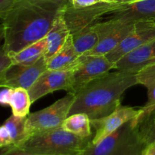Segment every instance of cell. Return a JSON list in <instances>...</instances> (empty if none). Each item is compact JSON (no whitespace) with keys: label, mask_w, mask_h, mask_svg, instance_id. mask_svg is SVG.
I'll return each instance as SVG.
<instances>
[{"label":"cell","mask_w":155,"mask_h":155,"mask_svg":"<svg viewBox=\"0 0 155 155\" xmlns=\"http://www.w3.org/2000/svg\"><path fill=\"white\" fill-rule=\"evenodd\" d=\"M62 129L81 138L93 137L90 119L86 114L78 113L70 115L62 124Z\"/></svg>","instance_id":"ffe728a7"},{"label":"cell","mask_w":155,"mask_h":155,"mask_svg":"<svg viewBox=\"0 0 155 155\" xmlns=\"http://www.w3.org/2000/svg\"><path fill=\"white\" fill-rule=\"evenodd\" d=\"M135 23H124L119 21V24L106 35L98 45L86 55L105 56L116 48L120 42L130 34Z\"/></svg>","instance_id":"9a60e30c"},{"label":"cell","mask_w":155,"mask_h":155,"mask_svg":"<svg viewBox=\"0 0 155 155\" xmlns=\"http://www.w3.org/2000/svg\"><path fill=\"white\" fill-rule=\"evenodd\" d=\"M0 155H49V154H39L29 152L21 148L18 145H10L4 148H0Z\"/></svg>","instance_id":"d4e9b609"},{"label":"cell","mask_w":155,"mask_h":155,"mask_svg":"<svg viewBox=\"0 0 155 155\" xmlns=\"http://www.w3.org/2000/svg\"><path fill=\"white\" fill-rule=\"evenodd\" d=\"M74 99L75 95L68 92L48 107L30 114L26 122L27 139L36 134L61 128L68 117Z\"/></svg>","instance_id":"5b68a950"},{"label":"cell","mask_w":155,"mask_h":155,"mask_svg":"<svg viewBox=\"0 0 155 155\" xmlns=\"http://www.w3.org/2000/svg\"><path fill=\"white\" fill-rule=\"evenodd\" d=\"M142 114V108L120 105L114 111L99 119L90 120L91 125L95 130L92 139V145H96L126 123L139 118Z\"/></svg>","instance_id":"ba28073f"},{"label":"cell","mask_w":155,"mask_h":155,"mask_svg":"<svg viewBox=\"0 0 155 155\" xmlns=\"http://www.w3.org/2000/svg\"><path fill=\"white\" fill-rule=\"evenodd\" d=\"M31 104L27 89L24 88L12 89L9 100V105L12 107V114L17 117H27L30 114Z\"/></svg>","instance_id":"44dd1931"},{"label":"cell","mask_w":155,"mask_h":155,"mask_svg":"<svg viewBox=\"0 0 155 155\" xmlns=\"http://www.w3.org/2000/svg\"><path fill=\"white\" fill-rule=\"evenodd\" d=\"M5 89L0 91V104L1 105H9L12 88H4Z\"/></svg>","instance_id":"83f0119b"},{"label":"cell","mask_w":155,"mask_h":155,"mask_svg":"<svg viewBox=\"0 0 155 155\" xmlns=\"http://www.w3.org/2000/svg\"><path fill=\"white\" fill-rule=\"evenodd\" d=\"M141 155H155V143L146 145Z\"/></svg>","instance_id":"f546056e"},{"label":"cell","mask_w":155,"mask_h":155,"mask_svg":"<svg viewBox=\"0 0 155 155\" xmlns=\"http://www.w3.org/2000/svg\"><path fill=\"white\" fill-rule=\"evenodd\" d=\"M78 155H83V153H82V154H78Z\"/></svg>","instance_id":"d6a6232c"},{"label":"cell","mask_w":155,"mask_h":155,"mask_svg":"<svg viewBox=\"0 0 155 155\" xmlns=\"http://www.w3.org/2000/svg\"><path fill=\"white\" fill-rule=\"evenodd\" d=\"M119 24V21L110 18L107 21L97 22L73 36L74 45L79 55L92 51L98 42Z\"/></svg>","instance_id":"7c38bea8"},{"label":"cell","mask_w":155,"mask_h":155,"mask_svg":"<svg viewBox=\"0 0 155 155\" xmlns=\"http://www.w3.org/2000/svg\"><path fill=\"white\" fill-rule=\"evenodd\" d=\"M70 35L71 32L62 14L55 20L52 27L45 36L48 47L43 56L46 61L60 51Z\"/></svg>","instance_id":"2e32d148"},{"label":"cell","mask_w":155,"mask_h":155,"mask_svg":"<svg viewBox=\"0 0 155 155\" xmlns=\"http://www.w3.org/2000/svg\"><path fill=\"white\" fill-rule=\"evenodd\" d=\"M155 63V39L126 54L115 63V71L136 73L150 64Z\"/></svg>","instance_id":"4fadbf2b"},{"label":"cell","mask_w":155,"mask_h":155,"mask_svg":"<svg viewBox=\"0 0 155 155\" xmlns=\"http://www.w3.org/2000/svg\"><path fill=\"white\" fill-rule=\"evenodd\" d=\"M155 39V21H138L130 34L116 48L106 54L110 61L116 63L126 54L135 51Z\"/></svg>","instance_id":"8fae6325"},{"label":"cell","mask_w":155,"mask_h":155,"mask_svg":"<svg viewBox=\"0 0 155 155\" xmlns=\"http://www.w3.org/2000/svg\"><path fill=\"white\" fill-rule=\"evenodd\" d=\"M14 0H0V19H2L13 4Z\"/></svg>","instance_id":"f1b7e54d"},{"label":"cell","mask_w":155,"mask_h":155,"mask_svg":"<svg viewBox=\"0 0 155 155\" xmlns=\"http://www.w3.org/2000/svg\"><path fill=\"white\" fill-rule=\"evenodd\" d=\"M92 139L77 136L61 127L30 136L18 146L34 154L78 155L84 152Z\"/></svg>","instance_id":"3957f363"},{"label":"cell","mask_w":155,"mask_h":155,"mask_svg":"<svg viewBox=\"0 0 155 155\" xmlns=\"http://www.w3.org/2000/svg\"><path fill=\"white\" fill-rule=\"evenodd\" d=\"M69 2L74 8H85L101 2L100 0H69Z\"/></svg>","instance_id":"4316f807"},{"label":"cell","mask_w":155,"mask_h":155,"mask_svg":"<svg viewBox=\"0 0 155 155\" xmlns=\"http://www.w3.org/2000/svg\"><path fill=\"white\" fill-rule=\"evenodd\" d=\"M48 47L46 38L40 39L21 51L14 54H9L12 64L21 65H31L36 63L44 55Z\"/></svg>","instance_id":"d6986e66"},{"label":"cell","mask_w":155,"mask_h":155,"mask_svg":"<svg viewBox=\"0 0 155 155\" xmlns=\"http://www.w3.org/2000/svg\"><path fill=\"white\" fill-rule=\"evenodd\" d=\"M73 70H57L45 71L37 79L34 84L28 89L32 103L48 94L56 91L64 90L71 92L72 88Z\"/></svg>","instance_id":"9c48e42d"},{"label":"cell","mask_w":155,"mask_h":155,"mask_svg":"<svg viewBox=\"0 0 155 155\" xmlns=\"http://www.w3.org/2000/svg\"><path fill=\"white\" fill-rule=\"evenodd\" d=\"M45 71L47 61L44 56L31 65L12 64L5 74L0 88H24L28 90Z\"/></svg>","instance_id":"30bf717a"},{"label":"cell","mask_w":155,"mask_h":155,"mask_svg":"<svg viewBox=\"0 0 155 155\" xmlns=\"http://www.w3.org/2000/svg\"><path fill=\"white\" fill-rule=\"evenodd\" d=\"M80 56L74 48L73 36L71 34L60 51L47 61V70L57 71L74 68L78 64Z\"/></svg>","instance_id":"e0dca14e"},{"label":"cell","mask_w":155,"mask_h":155,"mask_svg":"<svg viewBox=\"0 0 155 155\" xmlns=\"http://www.w3.org/2000/svg\"><path fill=\"white\" fill-rule=\"evenodd\" d=\"M127 4L98 2L85 8H74L68 2L63 17L72 36L98 22L103 15L112 14Z\"/></svg>","instance_id":"8992f818"},{"label":"cell","mask_w":155,"mask_h":155,"mask_svg":"<svg viewBox=\"0 0 155 155\" xmlns=\"http://www.w3.org/2000/svg\"><path fill=\"white\" fill-rule=\"evenodd\" d=\"M4 38H5V28L3 24H0V42L2 41H4Z\"/></svg>","instance_id":"1f68e13d"},{"label":"cell","mask_w":155,"mask_h":155,"mask_svg":"<svg viewBox=\"0 0 155 155\" xmlns=\"http://www.w3.org/2000/svg\"><path fill=\"white\" fill-rule=\"evenodd\" d=\"M115 70V63L105 56L80 55L79 62L73 70L71 92L77 94L93 80Z\"/></svg>","instance_id":"52a82bcc"},{"label":"cell","mask_w":155,"mask_h":155,"mask_svg":"<svg viewBox=\"0 0 155 155\" xmlns=\"http://www.w3.org/2000/svg\"><path fill=\"white\" fill-rule=\"evenodd\" d=\"M111 15V19L124 23L155 21V0H140L127 4Z\"/></svg>","instance_id":"5bb4252c"},{"label":"cell","mask_w":155,"mask_h":155,"mask_svg":"<svg viewBox=\"0 0 155 155\" xmlns=\"http://www.w3.org/2000/svg\"><path fill=\"white\" fill-rule=\"evenodd\" d=\"M137 85L136 73L116 71L93 80L75 94L69 114L83 113L90 120L99 119L114 111L123 94Z\"/></svg>","instance_id":"7a4b0ae2"},{"label":"cell","mask_w":155,"mask_h":155,"mask_svg":"<svg viewBox=\"0 0 155 155\" xmlns=\"http://www.w3.org/2000/svg\"><path fill=\"white\" fill-rule=\"evenodd\" d=\"M139 133L145 145L155 143V109L139 118Z\"/></svg>","instance_id":"603a6c76"},{"label":"cell","mask_w":155,"mask_h":155,"mask_svg":"<svg viewBox=\"0 0 155 155\" xmlns=\"http://www.w3.org/2000/svg\"><path fill=\"white\" fill-rule=\"evenodd\" d=\"M13 145V142L7 128L4 125L0 126V148L10 146Z\"/></svg>","instance_id":"484cf974"},{"label":"cell","mask_w":155,"mask_h":155,"mask_svg":"<svg viewBox=\"0 0 155 155\" xmlns=\"http://www.w3.org/2000/svg\"><path fill=\"white\" fill-rule=\"evenodd\" d=\"M12 64V59L4 46L0 47V83L8 68Z\"/></svg>","instance_id":"cb8c5ba5"},{"label":"cell","mask_w":155,"mask_h":155,"mask_svg":"<svg viewBox=\"0 0 155 155\" xmlns=\"http://www.w3.org/2000/svg\"><path fill=\"white\" fill-rule=\"evenodd\" d=\"M137 84L145 86L148 91V101L142 108V114L155 109V63L141 68L136 73Z\"/></svg>","instance_id":"ac0fdd59"},{"label":"cell","mask_w":155,"mask_h":155,"mask_svg":"<svg viewBox=\"0 0 155 155\" xmlns=\"http://www.w3.org/2000/svg\"><path fill=\"white\" fill-rule=\"evenodd\" d=\"M102 2L107 3H119V4H132L140 0H100Z\"/></svg>","instance_id":"4dcf8cb0"},{"label":"cell","mask_w":155,"mask_h":155,"mask_svg":"<svg viewBox=\"0 0 155 155\" xmlns=\"http://www.w3.org/2000/svg\"><path fill=\"white\" fill-rule=\"evenodd\" d=\"M139 119L120 127L96 145H89L83 155H141L146 147L139 133Z\"/></svg>","instance_id":"277c9868"},{"label":"cell","mask_w":155,"mask_h":155,"mask_svg":"<svg viewBox=\"0 0 155 155\" xmlns=\"http://www.w3.org/2000/svg\"><path fill=\"white\" fill-rule=\"evenodd\" d=\"M69 0H14L1 23L5 28L4 46L17 53L46 36Z\"/></svg>","instance_id":"6da1fadb"},{"label":"cell","mask_w":155,"mask_h":155,"mask_svg":"<svg viewBox=\"0 0 155 155\" xmlns=\"http://www.w3.org/2000/svg\"><path fill=\"white\" fill-rule=\"evenodd\" d=\"M27 117L11 115L3 125L7 128L14 145H19L27 139L26 133V122Z\"/></svg>","instance_id":"7402d4cb"}]
</instances>
